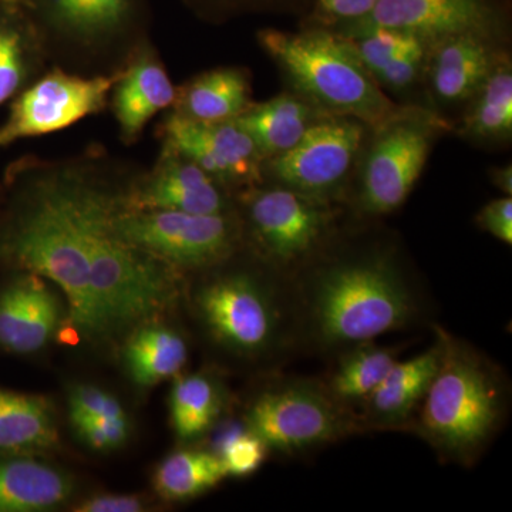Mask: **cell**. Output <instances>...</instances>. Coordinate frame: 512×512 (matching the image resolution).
<instances>
[{
	"mask_svg": "<svg viewBox=\"0 0 512 512\" xmlns=\"http://www.w3.org/2000/svg\"><path fill=\"white\" fill-rule=\"evenodd\" d=\"M84 170L49 167L37 175L0 228V268L32 272L55 284L67 305L74 343L109 349L92 288L80 207Z\"/></svg>",
	"mask_w": 512,
	"mask_h": 512,
	"instance_id": "6da1fadb",
	"label": "cell"
},
{
	"mask_svg": "<svg viewBox=\"0 0 512 512\" xmlns=\"http://www.w3.org/2000/svg\"><path fill=\"white\" fill-rule=\"evenodd\" d=\"M117 192L84 171L80 207L92 269V288L110 348L138 326L157 322L180 298L183 271L121 241L107 217Z\"/></svg>",
	"mask_w": 512,
	"mask_h": 512,
	"instance_id": "7a4b0ae2",
	"label": "cell"
},
{
	"mask_svg": "<svg viewBox=\"0 0 512 512\" xmlns=\"http://www.w3.org/2000/svg\"><path fill=\"white\" fill-rule=\"evenodd\" d=\"M258 42L295 92L323 114L359 120L375 131L406 109L383 93L336 30L312 25L299 32L265 29Z\"/></svg>",
	"mask_w": 512,
	"mask_h": 512,
	"instance_id": "3957f363",
	"label": "cell"
},
{
	"mask_svg": "<svg viewBox=\"0 0 512 512\" xmlns=\"http://www.w3.org/2000/svg\"><path fill=\"white\" fill-rule=\"evenodd\" d=\"M309 309L320 343L356 345L406 325L413 316L414 301L389 259L366 256L319 272Z\"/></svg>",
	"mask_w": 512,
	"mask_h": 512,
	"instance_id": "277c9868",
	"label": "cell"
},
{
	"mask_svg": "<svg viewBox=\"0 0 512 512\" xmlns=\"http://www.w3.org/2000/svg\"><path fill=\"white\" fill-rule=\"evenodd\" d=\"M437 335L441 359L421 400V433L446 456L473 460L503 416V389L493 367L473 348L443 330Z\"/></svg>",
	"mask_w": 512,
	"mask_h": 512,
	"instance_id": "5b68a950",
	"label": "cell"
},
{
	"mask_svg": "<svg viewBox=\"0 0 512 512\" xmlns=\"http://www.w3.org/2000/svg\"><path fill=\"white\" fill-rule=\"evenodd\" d=\"M120 197L121 192H117L107 217L111 232L180 271L220 265L237 249L241 232L231 212L202 215L126 210Z\"/></svg>",
	"mask_w": 512,
	"mask_h": 512,
	"instance_id": "8992f818",
	"label": "cell"
},
{
	"mask_svg": "<svg viewBox=\"0 0 512 512\" xmlns=\"http://www.w3.org/2000/svg\"><path fill=\"white\" fill-rule=\"evenodd\" d=\"M447 128L437 114L419 107H406L377 128L360 181L362 210L370 215L396 211L423 173L434 140Z\"/></svg>",
	"mask_w": 512,
	"mask_h": 512,
	"instance_id": "52a82bcc",
	"label": "cell"
},
{
	"mask_svg": "<svg viewBox=\"0 0 512 512\" xmlns=\"http://www.w3.org/2000/svg\"><path fill=\"white\" fill-rule=\"evenodd\" d=\"M194 306L212 339L234 355H264L278 340V305L271 289L251 272L210 276L195 289Z\"/></svg>",
	"mask_w": 512,
	"mask_h": 512,
	"instance_id": "ba28073f",
	"label": "cell"
},
{
	"mask_svg": "<svg viewBox=\"0 0 512 512\" xmlns=\"http://www.w3.org/2000/svg\"><path fill=\"white\" fill-rule=\"evenodd\" d=\"M245 427L266 447L291 453L335 441L352 424L328 390L289 380L256 397L245 414Z\"/></svg>",
	"mask_w": 512,
	"mask_h": 512,
	"instance_id": "9c48e42d",
	"label": "cell"
},
{
	"mask_svg": "<svg viewBox=\"0 0 512 512\" xmlns=\"http://www.w3.org/2000/svg\"><path fill=\"white\" fill-rule=\"evenodd\" d=\"M121 69L84 77L55 69L36 80L10 107L0 126V148L23 138L45 136L100 113L107 106Z\"/></svg>",
	"mask_w": 512,
	"mask_h": 512,
	"instance_id": "30bf717a",
	"label": "cell"
},
{
	"mask_svg": "<svg viewBox=\"0 0 512 512\" xmlns=\"http://www.w3.org/2000/svg\"><path fill=\"white\" fill-rule=\"evenodd\" d=\"M247 218L259 252L276 266H291L325 241L335 215L328 201L278 185L248 192Z\"/></svg>",
	"mask_w": 512,
	"mask_h": 512,
	"instance_id": "8fae6325",
	"label": "cell"
},
{
	"mask_svg": "<svg viewBox=\"0 0 512 512\" xmlns=\"http://www.w3.org/2000/svg\"><path fill=\"white\" fill-rule=\"evenodd\" d=\"M366 126L349 117L325 116L282 156L266 160L279 185L326 200L348 178Z\"/></svg>",
	"mask_w": 512,
	"mask_h": 512,
	"instance_id": "7c38bea8",
	"label": "cell"
},
{
	"mask_svg": "<svg viewBox=\"0 0 512 512\" xmlns=\"http://www.w3.org/2000/svg\"><path fill=\"white\" fill-rule=\"evenodd\" d=\"M158 134L163 148L187 157L224 187L254 185L264 174L265 158L237 120L207 123L171 110Z\"/></svg>",
	"mask_w": 512,
	"mask_h": 512,
	"instance_id": "4fadbf2b",
	"label": "cell"
},
{
	"mask_svg": "<svg viewBox=\"0 0 512 512\" xmlns=\"http://www.w3.org/2000/svg\"><path fill=\"white\" fill-rule=\"evenodd\" d=\"M508 18V0H379L369 18L350 26L406 30L430 43L460 33L501 42Z\"/></svg>",
	"mask_w": 512,
	"mask_h": 512,
	"instance_id": "5bb4252c",
	"label": "cell"
},
{
	"mask_svg": "<svg viewBox=\"0 0 512 512\" xmlns=\"http://www.w3.org/2000/svg\"><path fill=\"white\" fill-rule=\"evenodd\" d=\"M67 305L42 276L12 271L0 284V352H42L66 328Z\"/></svg>",
	"mask_w": 512,
	"mask_h": 512,
	"instance_id": "9a60e30c",
	"label": "cell"
},
{
	"mask_svg": "<svg viewBox=\"0 0 512 512\" xmlns=\"http://www.w3.org/2000/svg\"><path fill=\"white\" fill-rule=\"evenodd\" d=\"M46 37L77 55L117 49L136 29L140 0H37Z\"/></svg>",
	"mask_w": 512,
	"mask_h": 512,
	"instance_id": "2e32d148",
	"label": "cell"
},
{
	"mask_svg": "<svg viewBox=\"0 0 512 512\" xmlns=\"http://www.w3.org/2000/svg\"><path fill=\"white\" fill-rule=\"evenodd\" d=\"M126 210H170L188 214H229L224 185L187 157L163 148L150 174L121 192Z\"/></svg>",
	"mask_w": 512,
	"mask_h": 512,
	"instance_id": "e0dca14e",
	"label": "cell"
},
{
	"mask_svg": "<svg viewBox=\"0 0 512 512\" xmlns=\"http://www.w3.org/2000/svg\"><path fill=\"white\" fill-rule=\"evenodd\" d=\"M488 37L460 33L430 43L426 73L433 96L441 103L460 104L473 99L503 50Z\"/></svg>",
	"mask_w": 512,
	"mask_h": 512,
	"instance_id": "ac0fdd59",
	"label": "cell"
},
{
	"mask_svg": "<svg viewBox=\"0 0 512 512\" xmlns=\"http://www.w3.org/2000/svg\"><path fill=\"white\" fill-rule=\"evenodd\" d=\"M111 107L121 138L133 143L148 121L161 111L173 109L177 87L171 82L160 57L151 47H138L111 92Z\"/></svg>",
	"mask_w": 512,
	"mask_h": 512,
	"instance_id": "d6986e66",
	"label": "cell"
},
{
	"mask_svg": "<svg viewBox=\"0 0 512 512\" xmlns=\"http://www.w3.org/2000/svg\"><path fill=\"white\" fill-rule=\"evenodd\" d=\"M73 477L36 454L0 453V512H43L73 497Z\"/></svg>",
	"mask_w": 512,
	"mask_h": 512,
	"instance_id": "ffe728a7",
	"label": "cell"
},
{
	"mask_svg": "<svg viewBox=\"0 0 512 512\" xmlns=\"http://www.w3.org/2000/svg\"><path fill=\"white\" fill-rule=\"evenodd\" d=\"M325 116L328 114L298 93H284L264 103L252 104L235 120L252 137L266 161L295 147L306 131Z\"/></svg>",
	"mask_w": 512,
	"mask_h": 512,
	"instance_id": "44dd1931",
	"label": "cell"
},
{
	"mask_svg": "<svg viewBox=\"0 0 512 512\" xmlns=\"http://www.w3.org/2000/svg\"><path fill=\"white\" fill-rule=\"evenodd\" d=\"M441 339L426 352L394 363L383 382L365 400L366 416L379 427H394L404 423L423 400L431 380L439 369Z\"/></svg>",
	"mask_w": 512,
	"mask_h": 512,
	"instance_id": "7402d4cb",
	"label": "cell"
},
{
	"mask_svg": "<svg viewBox=\"0 0 512 512\" xmlns=\"http://www.w3.org/2000/svg\"><path fill=\"white\" fill-rule=\"evenodd\" d=\"M251 96L247 70L220 67L198 74L177 87L173 111L187 119L207 123L235 120L254 104Z\"/></svg>",
	"mask_w": 512,
	"mask_h": 512,
	"instance_id": "603a6c76",
	"label": "cell"
},
{
	"mask_svg": "<svg viewBox=\"0 0 512 512\" xmlns=\"http://www.w3.org/2000/svg\"><path fill=\"white\" fill-rule=\"evenodd\" d=\"M59 441L47 397L0 387V453L40 456L59 447Z\"/></svg>",
	"mask_w": 512,
	"mask_h": 512,
	"instance_id": "cb8c5ba5",
	"label": "cell"
},
{
	"mask_svg": "<svg viewBox=\"0 0 512 512\" xmlns=\"http://www.w3.org/2000/svg\"><path fill=\"white\" fill-rule=\"evenodd\" d=\"M121 345L128 376L146 389L177 376L188 360L183 336L160 320L138 326Z\"/></svg>",
	"mask_w": 512,
	"mask_h": 512,
	"instance_id": "d4e9b609",
	"label": "cell"
},
{
	"mask_svg": "<svg viewBox=\"0 0 512 512\" xmlns=\"http://www.w3.org/2000/svg\"><path fill=\"white\" fill-rule=\"evenodd\" d=\"M458 134L481 143H501L512 136V64L503 53L480 90L468 101Z\"/></svg>",
	"mask_w": 512,
	"mask_h": 512,
	"instance_id": "484cf974",
	"label": "cell"
},
{
	"mask_svg": "<svg viewBox=\"0 0 512 512\" xmlns=\"http://www.w3.org/2000/svg\"><path fill=\"white\" fill-rule=\"evenodd\" d=\"M228 477L218 454L210 451H175L161 461L153 483L167 501H187L204 494Z\"/></svg>",
	"mask_w": 512,
	"mask_h": 512,
	"instance_id": "4316f807",
	"label": "cell"
},
{
	"mask_svg": "<svg viewBox=\"0 0 512 512\" xmlns=\"http://www.w3.org/2000/svg\"><path fill=\"white\" fill-rule=\"evenodd\" d=\"M340 359L328 392L339 403L365 402L397 362L392 350L369 342L356 343Z\"/></svg>",
	"mask_w": 512,
	"mask_h": 512,
	"instance_id": "83f0119b",
	"label": "cell"
},
{
	"mask_svg": "<svg viewBox=\"0 0 512 512\" xmlns=\"http://www.w3.org/2000/svg\"><path fill=\"white\" fill-rule=\"evenodd\" d=\"M217 383L205 375L181 377L170 396L171 421L181 440H192L212 427L221 412Z\"/></svg>",
	"mask_w": 512,
	"mask_h": 512,
	"instance_id": "f1b7e54d",
	"label": "cell"
},
{
	"mask_svg": "<svg viewBox=\"0 0 512 512\" xmlns=\"http://www.w3.org/2000/svg\"><path fill=\"white\" fill-rule=\"evenodd\" d=\"M39 60L36 36L16 23L0 22V106L28 83Z\"/></svg>",
	"mask_w": 512,
	"mask_h": 512,
	"instance_id": "f546056e",
	"label": "cell"
},
{
	"mask_svg": "<svg viewBox=\"0 0 512 512\" xmlns=\"http://www.w3.org/2000/svg\"><path fill=\"white\" fill-rule=\"evenodd\" d=\"M205 19L227 20L248 13H308L311 0H187Z\"/></svg>",
	"mask_w": 512,
	"mask_h": 512,
	"instance_id": "4dcf8cb0",
	"label": "cell"
},
{
	"mask_svg": "<svg viewBox=\"0 0 512 512\" xmlns=\"http://www.w3.org/2000/svg\"><path fill=\"white\" fill-rule=\"evenodd\" d=\"M379 0H311L306 25L339 30L372 15Z\"/></svg>",
	"mask_w": 512,
	"mask_h": 512,
	"instance_id": "1f68e13d",
	"label": "cell"
},
{
	"mask_svg": "<svg viewBox=\"0 0 512 512\" xmlns=\"http://www.w3.org/2000/svg\"><path fill=\"white\" fill-rule=\"evenodd\" d=\"M268 453L264 441L245 430L231 433L222 441L218 456L224 463L228 476L245 477L262 466Z\"/></svg>",
	"mask_w": 512,
	"mask_h": 512,
	"instance_id": "d6a6232c",
	"label": "cell"
},
{
	"mask_svg": "<svg viewBox=\"0 0 512 512\" xmlns=\"http://www.w3.org/2000/svg\"><path fill=\"white\" fill-rule=\"evenodd\" d=\"M123 417H127V414L119 399L106 390L92 384H76L70 389V423L93 419H123Z\"/></svg>",
	"mask_w": 512,
	"mask_h": 512,
	"instance_id": "836d02e7",
	"label": "cell"
},
{
	"mask_svg": "<svg viewBox=\"0 0 512 512\" xmlns=\"http://www.w3.org/2000/svg\"><path fill=\"white\" fill-rule=\"evenodd\" d=\"M72 426L83 443L96 451L117 450L126 443L130 431L127 417L83 420Z\"/></svg>",
	"mask_w": 512,
	"mask_h": 512,
	"instance_id": "e575fe53",
	"label": "cell"
},
{
	"mask_svg": "<svg viewBox=\"0 0 512 512\" xmlns=\"http://www.w3.org/2000/svg\"><path fill=\"white\" fill-rule=\"evenodd\" d=\"M478 227L505 244H512V198L488 202L477 215Z\"/></svg>",
	"mask_w": 512,
	"mask_h": 512,
	"instance_id": "d590c367",
	"label": "cell"
},
{
	"mask_svg": "<svg viewBox=\"0 0 512 512\" xmlns=\"http://www.w3.org/2000/svg\"><path fill=\"white\" fill-rule=\"evenodd\" d=\"M147 510V501L136 494L93 495L73 507L74 512H143Z\"/></svg>",
	"mask_w": 512,
	"mask_h": 512,
	"instance_id": "8d00e7d4",
	"label": "cell"
},
{
	"mask_svg": "<svg viewBox=\"0 0 512 512\" xmlns=\"http://www.w3.org/2000/svg\"><path fill=\"white\" fill-rule=\"evenodd\" d=\"M491 183H493L494 187H497L498 190L503 192L507 197H511L512 195V165L507 164L503 165V167H495L491 168L490 171Z\"/></svg>",
	"mask_w": 512,
	"mask_h": 512,
	"instance_id": "74e56055",
	"label": "cell"
}]
</instances>
